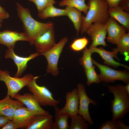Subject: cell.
Wrapping results in <instances>:
<instances>
[{"label": "cell", "mask_w": 129, "mask_h": 129, "mask_svg": "<svg viewBox=\"0 0 129 129\" xmlns=\"http://www.w3.org/2000/svg\"><path fill=\"white\" fill-rule=\"evenodd\" d=\"M18 16L22 22L24 32L29 38L30 44L33 45L35 39L53 25L51 22L43 23L34 19L30 10L20 4L16 3Z\"/></svg>", "instance_id": "cell-1"}, {"label": "cell", "mask_w": 129, "mask_h": 129, "mask_svg": "<svg viewBox=\"0 0 129 129\" xmlns=\"http://www.w3.org/2000/svg\"><path fill=\"white\" fill-rule=\"evenodd\" d=\"M88 9L85 16L83 15L80 31L81 34L86 32L92 23L99 22L105 23L109 17V7L104 0H88Z\"/></svg>", "instance_id": "cell-2"}, {"label": "cell", "mask_w": 129, "mask_h": 129, "mask_svg": "<svg viewBox=\"0 0 129 129\" xmlns=\"http://www.w3.org/2000/svg\"><path fill=\"white\" fill-rule=\"evenodd\" d=\"M104 85L114 96V99L111 101L112 120L123 118L129 112V94L125 90L124 86L121 84Z\"/></svg>", "instance_id": "cell-3"}, {"label": "cell", "mask_w": 129, "mask_h": 129, "mask_svg": "<svg viewBox=\"0 0 129 129\" xmlns=\"http://www.w3.org/2000/svg\"><path fill=\"white\" fill-rule=\"evenodd\" d=\"M39 76H34L27 86L29 91L41 106H57L61 99H55L50 91L45 86L38 85L36 82Z\"/></svg>", "instance_id": "cell-4"}, {"label": "cell", "mask_w": 129, "mask_h": 129, "mask_svg": "<svg viewBox=\"0 0 129 129\" xmlns=\"http://www.w3.org/2000/svg\"><path fill=\"white\" fill-rule=\"evenodd\" d=\"M34 76L27 74L22 78L12 77L6 70H0V81L3 82L7 89V95L13 99L23 88L27 86Z\"/></svg>", "instance_id": "cell-5"}, {"label": "cell", "mask_w": 129, "mask_h": 129, "mask_svg": "<svg viewBox=\"0 0 129 129\" xmlns=\"http://www.w3.org/2000/svg\"><path fill=\"white\" fill-rule=\"evenodd\" d=\"M68 41L67 37H64L50 50L40 54L44 56L47 61L46 71L47 73H51L54 76L58 75V61L63 48Z\"/></svg>", "instance_id": "cell-6"}, {"label": "cell", "mask_w": 129, "mask_h": 129, "mask_svg": "<svg viewBox=\"0 0 129 129\" xmlns=\"http://www.w3.org/2000/svg\"><path fill=\"white\" fill-rule=\"evenodd\" d=\"M93 64L100 71L99 75L101 81L108 83L117 80L121 81L126 84L129 83V73L126 70H118L112 69L108 66L99 63L92 58Z\"/></svg>", "instance_id": "cell-7"}, {"label": "cell", "mask_w": 129, "mask_h": 129, "mask_svg": "<svg viewBox=\"0 0 129 129\" xmlns=\"http://www.w3.org/2000/svg\"><path fill=\"white\" fill-rule=\"evenodd\" d=\"M77 87L79 98L78 114L81 115L90 125H93L94 122L89 112V105L91 103L96 105L97 103L95 100L90 99L88 96L83 84L78 83Z\"/></svg>", "instance_id": "cell-8"}, {"label": "cell", "mask_w": 129, "mask_h": 129, "mask_svg": "<svg viewBox=\"0 0 129 129\" xmlns=\"http://www.w3.org/2000/svg\"><path fill=\"white\" fill-rule=\"evenodd\" d=\"M92 40L90 46L97 47L99 45L107 46L105 41L107 33L105 23H94L89 27L86 32Z\"/></svg>", "instance_id": "cell-9"}, {"label": "cell", "mask_w": 129, "mask_h": 129, "mask_svg": "<svg viewBox=\"0 0 129 129\" xmlns=\"http://www.w3.org/2000/svg\"><path fill=\"white\" fill-rule=\"evenodd\" d=\"M53 25L37 37L34 41L37 53L41 54L48 51L56 44Z\"/></svg>", "instance_id": "cell-10"}, {"label": "cell", "mask_w": 129, "mask_h": 129, "mask_svg": "<svg viewBox=\"0 0 129 129\" xmlns=\"http://www.w3.org/2000/svg\"><path fill=\"white\" fill-rule=\"evenodd\" d=\"M13 98L22 102L35 115H47L50 114L48 111L41 107L31 93H26L22 95L17 94Z\"/></svg>", "instance_id": "cell-11"}, {"label": "cell", "mask_w": 129, "mask_h": 129, "mask_svg": "<svg viewBox=\"0 0 129 129\" xmlns=\"http://www.w3.org/2000/svg\"><path fill=\"white\" fill-rule=\"evenodd\" d=\"M38 53L31 54L27 57H22L16 54L13 49L8 48L5 52V58H10L14 61L16 65L17 70L14 77H20L27 67L28 61L40 55Z\"/></svg>", "instance_id": "cell-12"}, {"label": "cell", "mask_w": 129, "mask_h": 129, "mask_svg": "<svg viewBox=\"0 0 129 129\" xmlns=\"http://www.w3.org/2000/svg\"><path fill=\"white\" fill-rule=\"evenodd\" d=\"M105 25L108 34L107 40L112 44H116L120 37L127 31L124 26L119 24L110 17L105 23Z\"/></svg>", "instance_id": "cell-13"}, {"label": "cell", "mask_w": 129, "mask_h": 129, "mask_svg": "<svg viewBox=\"0 0 129 129\" xmlns=\"http://www.w3.org/2000/svg\"><path fill=\"white\" fill-rule=\"evenodd\" d=\"M19 41L29 42V38L24 32L6 30L0 31V44L8 48L14 49L16 43Z\"/></svg>", "instance_id": "cell-14"}, {"label": "cell", "mask_w": 129, "mask_h": 129, "mask_svg": "<svg viewBox=\"0 0 129 129\" xmlns=\"http://www.w3.org/2000/svg\"><path fill=\"white\" fill-rule=\"evenodd\" d=\"M35 115L24 106L18 108L15 111L12 120L17 129H26L33 120Z\"/></svg>", "instance_id": "cell-15"}, {"label": "cell", "mask_w": 129, "mask_h": 129, "mask_svg": "<svg viewBox=\"0 0 129 129\" xmlns=\"http://www.w3.org/2000/svg\"><path fill=\"white\" fill-rule=\"evenodd\" d=\"M89 48L92 53H96L98 54L104 60V63L108 66H110L114 68L119 66H123L129 69V67L115 61L114 58L118 59L117 55L118 52L116 48L113 49L112 51H107L102 47L99 48L90 46Z\"/></svg>", "instance_id": "cell-16"}, {"label": "cell", "mask_w": 129, "mask_h": 129, "mask_svg": "<svg viewBox=\"0 0 129 129\" xmlns=\"http://www.w3.org/2000/svg\"><path fill=\"white\" fill-rule=\"evenodd\" d=\"M66 102L64 106L60 109L62 112L71 116L78 114L79 98L77 89L68 92L65 95Z\"/></svg>", "instance_id": "cell-17"}, {"label": "cell", "mask_w": 129, "mask_h": 129, "mask_svg": "<svg viewBox=\"0 0 129 129\" xmlns=\"http://www.w3.org/2000/svg\"><path fill=\"white\" fill-rule=\"evenodd\" d=\"M21 102L17 100H14L7 95L3 99L0 100V114L7 117L12 120L16 110L19 108L24 106Z\"/></svg>", "instance_id": "cell-18"}, {"label": "cell", "mask_w": 129, "mask_h": 129, "mask_svg": "<svg viewBox=\"0 0 129 129\" xmlns=\"http://www.w3.org/2000/svg\"><path fill=\"white\" fill-rule=\"evenodd\" d=\"M52 115H35L32 121L26 129H53Z\"/></svg>", "instance_id": "cell-19"}, {"label": "cell", "mask_w": 129, "mask_h": 129, "mask_svg": "<svg viewBox=\"0 0 129 129\" xmlns=\"http://www.w3.org/2000/svg\"><path fill=\"white\" fill-rule=\"evenodd\" d=\"M108 13L110 17L117 21L129 32V13L123 11L119 6L109 8Z\"/></svg>", "instance_id": "cell-20"}, {"label": "cell", "mask_w": 129, "mask_h": 129, "mask_svg": "<svg viewBox=\"0 0 129 129\" xmlns=\"http://www.w3.org/2000/svg\"><path fill=\"white\" fill-rule=\"evenodd\" d=\"M55 120L53 123V129H69L68 120L70 118L68 114L63 113L57 106L54 107Z\"/></svg>", "instance_id": "cell-21"}, {"label": "cell", "mask_w": 129, "mask_h": 129, "mask_svg": "<svg viewBox=\"0 0 129 129\" xmlns=\"http://www.w3.org/2000/svg\"><path fill=\"white\" fill-rule=\"evenodd\" d=\"M65 9L66 16L73 23L78 35L80 31L82 20L81 12L74 8L67 6H66Z\"/></svg>", "instance_id": "cell-22"}, {"label": "cell", "mask_w": 129, "mask_h": 129, "mask_svg": "<svg viewBox=\"0 0 129 129\" xmlns=\"http://www.w3.org/2000/svg\"><path fill=\"white\" fill-rule=\"evenodd\" d=\"M66 16L65 9H62L55 7L54 5H49L38 13V17L42 19L49 17Z\"/></svg>", "instance_id": "cell-23"}, {"label": "cell", "mask_w": 129, "mask_h": 129, "mask_svg": "<svg viewBox=\"0 0 129 129\" xmlns=\"http://www.w3.org/2000/svg\"><path fill=\"white\" fill-rule=\"evenodd\" d=\"M85 0H62L59 3L61 7L67 6L74 8L86 15L88 6L85 2Z\"/></svg>", "instance_id": "cell-24"}, {"label": "cell", "mask_w": 129, "mask_h": 129, "mask_svg": "<svg viewBox=\"0 0 129 129\" xmlns=\"http://www.w3.org/2000/svg\"><path fill=\"white\" fill-rule=\"evenodd\" d=\"M69 129H88L90 124L81 115L77 114L71 116Z\"/></svg>", "instance_id": "cell-25"}, {"label": "cell", "mask_w": 129, "mask_h": 129, "mask_svg": "<svg viewBox=\"0 0 129 129\" xmlns=\"http://www.w3.org/2000/svg\"><path fill=\"white\" fill-rule=\"evenodd\" d=\"M100 129H129V127L125 125L122 119L115 120H107L100 125Z\"/></svg>", "instance_id": "cell-26"}, {"label": "cell", "mask_w": 129, "mask_h": 129, "mask_svg": "<svg viewBox=\"0 0 129 129\" xmlns=\"http://www.w3.org/2000/svg\"><path fill=\"white\" fill-rule=\"evenodd\" d=\"M83 55L79 59L80 64L84 70L91 68L93 66L91 54L92 53L89 48L86 47L82 50Z\"/></svg>", "instance_id": "cell-27"}, {"label": "cell", "mask_w": 129, "mask_h": 129, "mask_svg": "<svg viewBox=\"0 0 129 129\" xmlns=\"http://www.w3.org/2000/svg\"><path fill=\"white\" fill-rule=\"evenodd\" d=\"M116 44V48L121 54H123L125 52H129V32L122 35Z\"/></svg>", "instance_id": "cell-28"}, {"label": "cell", "mask_w": 129, "mask_h": 129, "mask_svg": "<svg viewBox=\"0 0 129 129\" xmlns=\"http://www.w3.org/2000/svg\"><path fill=\"white\" fill-rule=\"evenodd\" d=\"M88 43V39L86 37L76 38L71 43L70 48L74 51H80L86 47Z\"/></svg>", "instance_id": "cell-29"}, {"label": "cell", "mask_w": 129, "mask_h": 129, "mask_svg": "<svg viewBox=\"0 0 129 129\" xmlns=\"http://www.w3.org/2000/svg\"><path fill=\"white\" fill-rule=\"evenodd\" d=\"M84 70L87 79L86 83L88 86L93 83H98L101 81L99 75L95 71L94 66Z\"/></svg>", "instance_id": "cell-30"}, {"label": "cell", "mask_w": 129, "mask_h": 129, "mask_svg": "<svg viewBox=\"0 0 129 129\" xmlns=\"http://www.w3.org/2000/svg\"><path fill=\"white\" fill-rule=\"evenodd\" d=\"M34 3L36 5L38 13L47 6L54 5L56 3L55 0H28Z\"/></svg>", "instance_id": "cell-31"}, {"label": "cell", "mask_w": 129, "mask_h": 129, "mask_svg": "<svg viewBox=\"0 0 129 129\" xmlns=\"http://www.w3.org/2000/svg\"><path fill=\"white\" fill-rule=\"evenodd\" d=\"M118 6L125 11L129 13V0H122Z\"/></svg>", "instance_id": "cell-32"}, {"label": "cell", "mask_w": 129, "mask_h": 129, "mask_svg": "<svg viewBox=\"0 0 129 129\" xmlns=\"http://www.w3.org/2000/svg\"><path fill=\"white\" fill-rule=\"evenodd\" d=\"M9 16V13L0 5V23H1L4 20L8 18Z\"/></svg>", "instance_id": "cell-33"}, {"label": "cell", "mask_w": 129, "mask_h": 129, "mask_svg": "<svg viewBox=\"0 0 129 129\" xmlns=\"http://www.w3.org/2000/svg\"><path fill=\"white\" fill-rule=\"evenodd\" d=\"M1 129H16L15 124L12 120H9L1 128Z\"/></svg>", "instance_id": "cell-34"}, {"label": "cell", "mask_w": 129, "mask_h": 129, "mask_svg": "<svg viewBox=\"0 0 129 129\" xmlns=\"http://www.w3.org/2000/svg\"><path fill=\"white\" fill-rule=\"evenodd\" d=\"M108 3L109 8H111L118 5L119 2L122 0H104Z\"/></svg>", "instance_id": "cell-35"}, {"label": "cell", "mask_w": 129, "mask_h": 129, "mask_svg": "<svg viewBox=\"0 0 129 129\" xmlns=\"http://www.w3.org/2000/svg\"><path fill=\"white\" fill-rule=\"evenodd\" d=\"M9 120L7 117L0 114V128H1Z\"/></svg>", "instance_id": "cell-36"}, {"label": "cell", "mask_w": 129, "mask_h": 129, "mask_svg": "<svg viewBox=\"0 0 129 129\" xmlns=\"http://www.w3.org/2000/svg\"><path fill=\"white\" fill-rule=\"evenodd\" d=\"M124 87L125 90L129 94V83L126 84V85L124 86Z\"/></svg>", "instance_id": "cell-37"}, {"label": "cell", "mask_w": 129, "mask_h": 129, "mask_svg": "<svg viewBox=\"0 0 129 129\" xmlns=\"http://www.w3.org/2000/svg\"><path fill=\"white\" fill-rule=\"evenodd\" d=\"M125 58V60L126 61H129V55L126 56Z\"/></svg>", "instance_id": "cell-38"}, {"label": "cell", "mask_w": 129, "mask_h": 129, "mask_svg": "<svg viewBox=\"0 0 129 129\" xmlns=\"http://www.w3.org/2000/svg\"><path fill=\"white\" fill-rule=\"evenodd\" d=\"M2 26V24L1 23H0V28Z\"/></svg>", "instance_id": "cell-39"}]
</instances>
